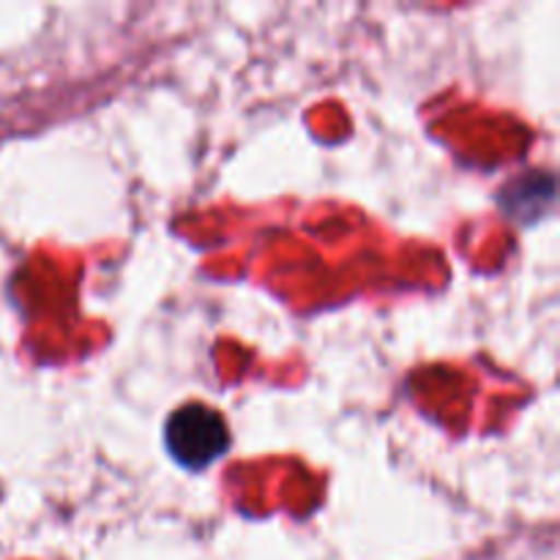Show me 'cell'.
I'll list each match as a JSON object with an SVG mask.
<instances>
[{
	"instance_id": "obj_1",
	"label": "cell",
	"mask_w": 560,
	"mask_h": 560,
	"mask_svg": "<svg viewBox=\"0 0 560 560\" xmlns=\"http://www.w3.org/2000/svg\"><path fill=\"white\" fill-rule=\"evenodd\" d=\"M162 443L173 465L186 474H202L228 457L233 448V432L217 408L191 399L167 416L162 427Z\"/></svg>"
},
{
	"instance_id": "obj_2",
	"label": "cell",
	"mask_w": 560,
	"mask_h": 560,
	"mask_svg": "<svg viewBox=\"0 0 560 560\" xmlns=\"http://www.w3.org/2000/svg\"><path fill=\"white\" fill-rule=\"evenodd\" d=\"M556 175L530 170L498 191V206L520 228H534L556 208Z\"/></svg>"
},
{
	"instance_id": "obj_3",
	"label": "cell",
	"mask_w": 560,
	"mask_h": 560,
	"mask_svg": "<svg viewBox=\"0 0 560 560\" xmlns=\"http://www.w3.org/2000/svg\"><path fill=\"white\" fill-rule=\"evenodd\" d=\"M3 495H5V492H3V485H0V503H3Z\"/></svg>"
}]
</instances>
